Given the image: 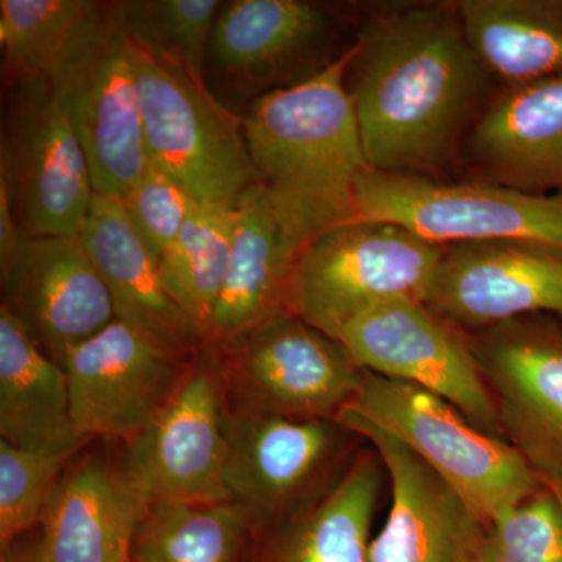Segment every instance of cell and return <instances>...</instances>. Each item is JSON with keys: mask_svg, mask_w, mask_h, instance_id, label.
Wrapping results in <instances>:
<instances>
[{"mask_svg": "<svg viewBox=\"0 0 562 562\" xmlns=\"http://www.w3.org/2000/svg\"><path fill=\"white\" fill-rule=\"evenodd\" d=\"M355 46L350 95L372 171L424 176L442 166L482 101L487 74L457 7L386 14Z\"/></svg>", "mask_w": 562, "mask_h": 562, "instance_id": "obj_1", "label": "cell"}, {"mask_svg": "<svg viewBox=\"0 0 562 562\" xmlns=\"http://www.w3.org/2000/svg\"><path fill=\"white\" fill-rule=\"evenodd\" d=\"M351 46L308 79L255 99L244 120L258 183L306 244L357 221V190L371 171L346 74Z\"/></svg>", "mask_w": 562, "mask_h": 562, "instance_id": "obj_2", "label": "cell"}, {"mask_svg": "<svg viewBox=\"0 0 562 562\" xmlns=\"http://www.w3.org/2000/svg\"><path fill=\"white\" fill-rule=\"evenodd\" d=\"M342 409L408 447L484 525L541 492V479L519 450L416 384L362 371L357 394Z\"/></svg>", "mask_w": 562, "mask_h": 562, "instance_id": "obj_3", "label": "cell"}, {"mask_svg": "<svg viewBox=\"0 0 562 562\" xmlns=\"http://www.w3.org/2000/svg\"><path fill=\"white\" fill-rule=\"evenodd\" d=\"M231 417L336 419L362 369L341 341L290 312L206 342Z\"/></svg>", "mask_w": 562, "mask_h": 562, "instance_id": "obj_4", "label": "cell"}, {"mask_svg": "<svg viewBox=\"0 0 562 562\" xmlns=\"http://www.w3.org/2000/svg\"><path fill=\"white\" fill-rule=\"evenodd\" d=\"M128 55L150 165L202 205L235 206L258 183L243 117L222 105L206 83L131 40Z\"/></svg>", "mask_w": 562, "mask_h": 562, "instance_id": "obj_5", "label": "cell"}, {"mask_svg": "<svg viewBox=\"0 0 562 562\" xmlns=\"http://www.w3.org/2000/svg\"><path fill=\"white\" fill-rule=\"evenodd\" d=\"M443 249L392 222L339 225L303 249L288 312L338 339L346 325L384 302H424Z\"/></svg>", "mask_w": 562, "mask_h": 562, "instance_id": "obj_6", "label": "cell"}, {"mask_svg": "<svg viewBox=\"0 0 562 562\" xmlns=\"http://www.w3.org/2000/svg\"><path fill=\"white\" fill-rule=\"evenodd\" d=\"M47 80L87 155L95 195L124 198L149 157L117 2L98 3Z\"/></svg>", "mask_w": 562, "mask_h": 562, "instance_id": "obj_7", "label": "cell"}, {"mask_svg": "<svg viewBox=\"0 0 562 562\" xmlns=\"http://www.w3.org/2000/svg\"><path fill=\"white\" fill-rule=\"evenodd\" d=\"M0 133V184L27 236H80L95 192L90 165L50 81L9 88Z\"/></svg>", "mask_w": 562, "mask_h": 562, "instance_id": "obj_8", "label": "cell"}, {"mask_svg": "<svg viewBox=\"0 0 562 562\" xmlns=\"http://www.w3.org/2000/svg\"><path fill=\"white\" fill-rule=\"evenodd\" d=\"M357 220L392 222L439 246L522 239L562 249V192L530 194L371 169L358 184Z\"/></svg>", "mask_w": 562, "mask_h": 562, "instance_id": "obj_9", "label": "cell"}, {"mask_svg": "<svg viewBox=\"0 0 562 562\" xmlns=\"http://www.w3.org/2000/svg\"><path fill=\"white\" fill-rule=\"evenodd\" d=\"M225 430L228 492L254 525L290 516L327 494L360 438L338 419L227 416Z\"/></svg>", "mask_w": 562, "mask_h": 562, "instance_id": "obj_10", "label": "cell"}, {"mask_svg": "<svg viewBox=\"0 0 562 562\" xmlns=\"http://www.w3.org/2000/svg\"><path fill=\"white\" fill-rule=\"evenodd\" d=\"M338 341L362 371L424 387L480 430L494 436L502 431L471 347L424 302H384L346 325Z\"/></svg>", "mask_w": 562, "mask_h": 562, "instance_id": "obj_11", "label": "cell"}, {"mask_svg": "<svg viewBox=\"0 0 562 562\" xmlns=\"http://www.w3.org/2000/svg\"><path fill=\"white\" fill-rule=\"evenodd\" d=\"M224 398L203 349L158 416L125 447L128 475L149 501L233 502Z\"/></svg>", "mask_w": 562, "mask_h": 562, "instance_id": "obj_12", "label": "cell"}, {"mask_svg": "<svg viewBox=\"0 0 562 562\" xmlns=\"http://www.w3.org/2000/svg\"><path fill=\"white\" fill-rule=\"evenodd\" d=\"M514 449L562 486V330L528 317L486 328L471 347Z\"/></svg>", "mask_w": 562, "mask_h": 562, "instance_id": "obj_13", "label": "cell"}, {"mask_svg": "<svg viewBox=\"0 0 562 562\" xmlns=\"http://www.w3.org/2000/svg\"><path fill=\"white\" fill-rule=\"evenodd\" d=\"M424 303L443 321L480 330L562 314V249L522 239L450 244Z\"/></svg>", "mask_w": 562, "mask_h": 562, "instance_id": "obj_14", "label": "cell"}, {"mask_svg": "<svg viewBox=\"0 0 562 562\" xmlns=\"http://www.w3.org/2000/svg\"><path fill=\"white\" fill-rule=\"evenodd\" d=\"M191 362L172 360L127 325L111 322L63 362L77 430L90 441L127 446L165 408Z\"/></svg>", "mask_w": 562, "mask_h": 562, "instance_id": "obj_15", "label": "cell"}, {"mask_svg": "<svg viewBox=\"0 0 562 562\" xmlns=\"http://www.w3.org/2000/svg\"><path fill=\"white\" fill-rule=\"evenodd\" d=\"M336 419L371 443L390 476V514L371 562H483L487 525L430 465L357 414L342 409Z\"/></svg>", "mask_w": 562, "mask_h": 562, "instance_id": "obj_16", "label": "cell"}, {"mask_svg": "<svg viewBox=\"0 0 562 562\" xmlns=\"http://www.w3.org/2000/svg\"><path fill=\"white\" fill-rule=\"evenodd\" d=\"M2 303L55 361L109 327V288L80 236H27L0 268Z\"/></svg>", "mask_w": 562, "mask_h": 562, "instance_id": "obj_17", "label": "cell"}, {"mask_svg": "<svg viewBox=\"0 0 562 562\" xmlns=\"http://www.w3.org/2000/svg\"><path fill=\"white\" fill-rule=\"evenodd\" d=\"M80 239L109 288L116 319L172 360H195L205 349V331L173 302L160 260L121 199L95 195Z\"/></svg>", "mask_w": 562, "mask_h": 562, "instance_id": "obj_18", "label": "cell"}, {"mask_svg": "<svg viewBox=\"0 0 562 562\" xmlns=\"http://www.w3.org/2000/svg\"><path fill=\"white\" fill-rule=\"evenodd\" d=\"M149 498L124 462L88 457L63 473L41 519L47 562H132Z\"/></svg>", "mask_w": 562, "mask_h": 562, "instance_id": "obj_19", "label": "cell"}, {"mask_svg": "<svg viewBox=\"0 0 562 562\" xmlns=\"http://www.w3.org/2000/svg\"><path fill=\"white\" fill-rule=\"evenodd\" d=\"M306 246L260 183L247 188L235 203L231 262L206 342L288 312L292 276Z\"/></svg>", "mask_w": 562, "mask_h": 562, "instance_id": "obj_20", "label": "cell"}, {"mask_svg": "<svg viewBox=\"0 0 562 562\" xmlns=\"http://www.w3.org/2000/svg\"><path fill=\"white\" fill-rule=\"evenodd\" d=\"M383 469L375 450H361L316 502L254 525L241 562H371V527Z\"/></svg>", "mask_w": 562, "mask_h": 562, "instance_id": "obj_21", "label": "cell"}, {"mask_svg": "<svg viewBox=\"0 0 562 562\" xmlns=\"http://www.w3.org/2000/svg\"><path fill=\"white\" fill-rule=\"evenodd\" d=\"M469 157L495 184L562 192V74L516 85L484 111Z\"/></svg>", "mask_w": 562, "mask_h": 562, "instance_id": "obj_22", "label": "cell"}, {"mask_svg": "<svg viewBox=\"0 0 562 562\" xmlns=\"http://www.w3.org/2000/svg\"><path fill=\"white\" fill-rule=\"evenodd\" d=\"M327 27L324 11L303 0H233L214 22L206 63L260 98L292 85Z\"/></svg>", "mask_w": 562, "mask_h": 562, "instance_id": "obj_23", "label": "cell"}, {"mask_svg": "<svg viewBox=\"0 0 562 562\" xmlns=\"http://www.w3.org/2000/svg\"><path fill=\"white\" fill-rule=\"evenodd\" d=\"M0 439L24 449L77 453L90 442L74 424L65 368L0 305Z\"/></svg>", "mask_w": 562, "mask_h": 562, "instance_id": "obj_24", "label": "cell"}, {"mask_svg": "<svg viewBox=\"0 0 562 562\" xmlns=\"http://www.w3.org/2000/svg\"><path fill=\"white\" fill-rule=\"evenodd\" d=\"M457 10L484 68L512 87L562 74V0H462Z\"/></svg>", "mask_w": 562, "mask_h": 562, "instance_id": "obj_25", "label": "cell"}, {"mask_svg": "<svg viewBox=\"0 0 562 562\" xmlns=\"http://www.w3.org/2000/svg\"><path fill=\"white\" fill-rule=\"evenodd\" d=\"M254 517L236 502L150 501L132 562H241Z\"/></svg>", "mask_w": 562, "mask_h": 562, "instance_id": "obj_26", "label": "cell"}, {"mask_svg": "<svg viewBox=\"0 0 562 562\" xmlns=\"http://www.w3.org/2000/svg\"><path fill=\"white\" fill-rule=\"evenodd\" d=\"M233 228L235 206L195 203L176 241L160 258L166 290L205 336L227 277Z\"/></svg>", "mask_w": 562, "mask_h": 562, "instance_id": "obj_27", "label": "cell"}, {"mask_svg": "<svg viewBox=\"0 0 562 562\" xmlns=\"http://www.w3.org/2000/svg\"><path fill=\"white\" fill-rule=\"evenodd\" d=\"M98 3L92 0H2L3 83L10 88L24 81L49 79Z\"/></svg>", "mask_w": 562, "mask_h": 562, "instance_id": "obj_28", "label": "cell"}, {"mask_svg": "<svg viewBox=\"0 0 562 562\" xmlns=\"http://www.w3.org/2000/svg\"><path fill=\"white\" fill-rule=\"evenodd\" d=\"M125 35L154 57L206 83L211 32L222 9L217 0L117 2Z\"/></svg>", "mask_w": 562, "mask_h": 562, "instance_id": "obj_29", "label": "cell"}, {"mask_svg": "<svg viewBox=\"0 0 562 562\" xmlns=\"http://www.w3.org/2000/svg\"><path fill=\"white\" fill-rule=\"evenodd\" d=\"M76 453L24 449L0 439V547L38 527Z\"/></svg>", "mask_w": 562, "mask_h": 562, "instance_id": "obj_30", "label": "cell"}, {"mask_svg": "<svg viewBox=\"0 0 562 562\" xmlns=\"http://www.w3.org/2000/svg\"><path fill=\"white\" fill-rule=\"evenodd\" d=\"M483 562H562V508L554 492L498 514L486 527Z\"/></svg>", "mask_w": 562, "mask_h": 562, "instance_id": "obj_31", "label": "cell"}, {"mask_svg": "<svg viewBox=\"0 0 562 562\" xmlns=\"http://www.w3.org/2000/svg\"><path fill=\"white\" fill-rule=\"evenodd\" d=\"M121 202L158 260L176 241L198 203L172 177L150 162Z\"/></svg>", "mask_w": 562, "mask_h": 562, "instance_id": "obj_32", "label": "cell"}, {"mask_svg": "<svg viewBox=\"0 0 562 562\" xmlns=\"http://www.w3.org/2000/svg\"><path fill=\"white\" fill-rule=\"evenodd\" d=\"M0 562H47L41 547L40 535L36 538H29V535L22 536L16 542L2 550Z\"/></svg>", "mask_w": 562, "mask_h": 562, "instance_id": "obj_33", "label": "cell"}, {"mask_svg": "<svg viewBox=\"0 0 562 562\" xmlns=\"http://www.w3.org/2000/svg\"><path fill=\"white\" fill-rule=\"evenodd\" d=\"M553 492H554V495H557L558 501H560L561 508H562V486H554Z\"/></svg>", "mask_w": 562, "mask_h": 562, "instance_id": "obj_34", "label": "cell"}]
</instances>
